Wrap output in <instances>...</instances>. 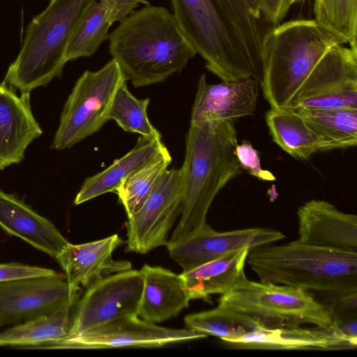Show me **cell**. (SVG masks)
Wrapping results in <instances>:
<instances>
[{"label": "cell", "mask_w": 357, "mask_h": 357, "mask_svg": "<svg viewBox=\"0 0 357 357\" xmlns=\"http://www.w3.org/2000/svg\"><path fill=\"white\" fill-rule=\"evenodd\" d=\"M108 40L109 54L135 87L164 82L197 54L172 13L150 3L119 22Z\"/></svg>", "instance_id": "1"}, {"label": "cell", "mask_w": 357, "mask_h": 357, "mask_svg": "<svg viewBox=\"0 0 357 357\" xmlns=\"http://www.w3.org/2000/svg\"><path fill=\"white\" fill-rule=\"evenodd\" d=\"M238 144L233 121L190 126L181 167V218L169 241H176L206 224L208 209L216 195L227 183L243 173L236 155Z\"/></svg>", "instance_id": "2"}, {"label": "cell", "mask_w": 357, "mask_h": 357, "mask_svg": "<svg viewBox=\"0 0 357 357\" xmlns=\"http://www.w3.org/2000/svg\"><path fill=\"white\" fill-rule=\"evenodd\" d=\"M246 261L261 282L321 292L328 298L357 291V252L296 240L252 249Z\"/></svg>", "instance_id": "3"}, {"label": "cell", "mask_w": 357, "mask_h": 357, "mask_svg": "<svg viewBox=\"0 0 357 357\" xmlns=\"http://www.w3.org/2000/svg\"><path fill=\"white\" fill-rule=\"evenodd\" d=\"M96 0H50L27 25L20 52L3 84L30 94L62 75L66 50L76 28Z\"/></svg>", "instance_id": "4"}, {"label": "cell", "mask_w": 357, "mask_h": 357, "mask_svg": "<svg viewBox=\"0 0 357 357\" xmlns=\"http://www.w3.org/2000/svg\"><path fill=\"white\" fill-rule=\"evenodd\" d=\"M338 40L313 20L277 25L264 43L260 86L271 108L289 107L301 84Z\"/></svg>", "instance_id": "5"}, {"label": "cell", "mask_w": 357, "mask_h": 357, "mask_svg": "<svg viewBox=\"0 0 357 357\" xmlns=\"http://www.w3.org/2000/svg\"><path fill=\"white\" fill-rule=\"evenodd\" d=\"M218 305L248 315L264 328L305 324L327 326L333 322L328 307L309 291L268 282H255L246 276L229 292L221 295Z\"/></svg>", "instance_id": "6"}, {"label": "cell", "mask_w": 357, "mask_h": 357, "mask_svg": "<svg viewBox=\"0 0 357 357\" xmlns=\"http://www.w3.org/2000/svg\"><path fill=\"white\" fill-rule=\"evenodd\" d=\"M172 14L206 68L222 81L254 78L215 0H169Z\"/></svg>", "instance_id": "7"}, {"label": "cell", "mask_w": 357, "mask_h": 357, "mask_svg": "<svg viewBox=\"0 0 357 357\" xmlns=\"http://www.w3.org/2000/svg\"><path fill=\"white\" fill-rule=\"evenodd\" d=\"M123 81L121 70L112 59L98 70H85L64 105L51 149L70 148L98 131L107 121L112 99Z\"/></svg>", "instance_id": "8"}, {"label": "cell", "mask_w": 357, "mask_h": 357, "mask_svg": "<svg viewBox=\"0 0 357 357\" xmlns=\"http://www.w3.org/2000/svg\"><path fill=\"white\" fill-rule=\"evenodd\" d=\"M142 287L140 271L131 268L97 280L87 287L77 302L66 337L82 334L119 319L137 316Z\"/></svg>", "instance_id": "9"}, {"label": "cell", "mask_w": 357, "mask_h": 357, "mask_svg": "<svg viewBox=\"0 0 357 357\" xmlns=\"http://www.w3.org/2000/svg\"><path fill=\"white\" fill-rule=\"evenodd\" d=\"M289 108H357V50L337 44L296 92Z\"/></svg>", "instance_id": "10"}, {"label": "cell", "mask_w": 357, "mask_h": 357, "mask_svg": "<svg viewBox=\"0 0 357 357\" xmlns=\"http://www.w3.org/2000/svg\"><path fill=\"white\" fill-rule=\"evenodd\" d=\"M183 197L181 167L167 169L142 208L126 223V251L145 254L166 245L169 230L181 213Z\"/></svg>", "instance_id": "11"}, {"label": "cell", "mask_w": 357, "mask_h": 357, "mask_svg": "<svg viewBox=\"0 0 357 357\" xmlns=\"http://www.w3.org/2000/svg\"><path fill=\"white\" fill-rule=\"evenodd\" d=\"M206 337L204 333L187 328L175 329L162 327L139 319L138 316H130L77 335L66 337L47 347L75 349L155 348Z\"/></svg>", "instance_id": "12"}, {"label": "cell", "mask_w": 357, "mask_h": 357, "mask_svg": "<svg viewBox=\"0 0 357 357\" xmlns=\"http://www.w3.org/2000/svg\"><path fill=\"white\" fill-rule=\"evenodd\" d=\"M285 238L281 231L265 227H252L217 231L207 223L176 241H168L170 257L183 272L243 248L252 249L271 244Z\"/></svg>", "instance_id": "13"}, {"label": "cell", "mask_w": 357, "mask_h": 357, "mask_svg": "<svg viewBox=\"0 0 357 357\" xmlns=\"http://www.w3.org/2000/svg\"><path fill=\"white\" fill-rule=\"evenodd\" d=\"M77 298L63 274L0 282V326L50 314Z\"/></svg>", "instance_id": "14"}, {"label": "cell", "mask_w": 357, "mask_h": 357, "mask_svg": "<svg viewBox=\"0 0 357 357\" xmlns=\"http://www.w3.org/2000/svg\"><path fill=\"white\" fill-rule=\"evenodd\" d=\"M222 342L229 348L238 349L329 351L357 347V340L346 335L334 321L327 326L261 328Z\"/></svg>", "instance_id": "15"}, {"label": "cell", "mask_w": 357, "mask_h": 357, "mask_svg": "<svg viewBox=\"0 0 357 357\" xmlns=\"http://www.w3.org/2000/svg\"><path fill=\"white\" fill-rule=\"evenodd\" d=\"M259 83L252 77L209 84L205 74L197 83L190 126L233 121L252 116L257 105Z\"/></svg>", "instance_id": "16"}, {"label": "cell", "mask_w": 357, "mask_h": 357, "mask_svg": "<svg viewBox=\"0 0 357 357\" xmlns=\"http://www.w3.org/2000/svg\"><path fill=\"white\" fill-rule=\"evenodd\" d=\"M123 243L114 234L90 243L67 244L56 259L65 272L73 298H78L81 287L87 288L105 276L131 268L130 261L112 259L114 251Z\"/></svg>", "instance_id": "17"}, {"label": "cell", "mask_w": 357, "mask_h": 357, "mask_svg": "<svg viewBox=\"0 0 357 357\" xmlns=\"http://www.w3.org/2000/svg\"><path fill=\"white\" fill-rule=\"evenodd\" d=\"M298 238L302 243L357 252V216L331 203L312 199L297 210Z\"/></svg>", "instance_id": "18"}, {"label": "cell", "mask_w": 357, "mask_h": 357, "mask_svg": "<svg viewBox=\"0 0 357 357\" xmlns=\"http://www.w3.org/2000/svg\"><path fill=\"white\" fill-rule=\"evenodd\" d=\"M30 94L0 84V170L20 163L28 146L43 130L31 109Z\"/></svg>", "instance_id": "19"}, {"label": "cell", "mask_w": 357, "mask_h": 357, "mask_svg": "<svg viewBox=\"0 0 357 357\" xmlns=\"http://www.w3.org/2000/svg\"><path fill=\"white\" fill-rule=\"evenodd\" d=\"M215 1L260 85L264 43L276 25L267 18L258 0Z\"/></svg>", "instance_id": "20"}, {"label": "cell", "mask_w": 357, "mask_h": 357, "mask_svg": "<svg viewBox=\"0 0 357 357\" xmlns=\"http://www.w3.org/2000/svg\"><path fill=\"white\" fill-rule=\"evenodd\" d=\"M0 227L55 259L69 243L48 219L15 195L1 190Z\"/></svg>", "instance_id": "21"}, {"label": "cell", "mask_w": 357, "mask_h": 357, "mask_svg": "<svg viewBox=\"0 0 357 357\" xmlns=\"http://www.w3.org/2000/svg\"><path fill=\"white\" fill-rule=\"evenodd\" d=\"M139 271L143 287L138 317L155 324L177 316L188 307L190 299L180 275L148 264Z\"/></svg>", "instance_id": "22"}, {"label": "cell", "mask_w": 357, "mask_h": 357, "mask_svg": "<svg viewBox=\"0 0 357 357\" xmlns=\"http://www.w3.org/2000/svg\"><path fill=\"white\" fill-rule=\"evenodd\" d=\"M147 0H96L86 10L68 44L67 61L94 54L108 40L109 29L115 22H121Z\"/></svg>", "instance_id": "23"}, {"label": "cell", "mask_w": 357, "mask_h": 357, "mask_svg": "<svg viewBox=\"0 0 357 357\" xmlns=\"http://www.w3.org/2000/svg\"><path fill=\"white\" fill-rule=\"evenodd\" d=\"M250 249L230 252L218 258L182 272L180 276L190 300L210 301L213 294L229 292L246 275L244 266Z\"/></svg>", "instance_id": "24"}, {"label": "cell", "mask_w": 357, "mask_h": 357, "mask_svg": "<svg viewBox=\"0 0 357 357\" xmlns=\"http://www.w3.org/2000/svg\"><path fill=\"white\" fill-rule=\"evenodd\" d=\"M165 145L161 138L139 135L135 146L103 171L88 177L77 194L74 204H81L107 192H115L122 181Z\"/></svg>", "instance_id": "25"}, {"label": "cell", "mask_w": 357, "mask_h": 357, "mask_svg": "<svg viewBox=\"0 0 357 357\" xmlns=\"http://www.w3.org/2000/svg\"><path fill=\"white\" fill-rule=\"evenodd\" d=\"M265 119L273 142L294 158L307 160L322 152L319 139L297 109L271 108Z\"/></svg>", "instance_id": "26"}, {"label": "cell", "mask_w": 357, "mask_h": 357, "mask_svg": "<svg viewBox=\"0 0 357 357\" xmlns=\"http://www.w3.org/2000/svg\"><path fill=\"white\" fill-rule=\"evenodd\" d=\"M77 303L25 321L0 333V347L48 346L67 336Z\"/></svg>", "instance_id": "27"}, {"label": "cell", "mask_w": 357, "mask_h": 357, "mask_svg": "<svg viewBox=\"0 0 357 357\" xmlns=\"http://www.w3.org/2000/svg\"><path fill=\"white\" fill-rule=\"evenodd\" d=\"M319 139L322 151L357 144V108H298Z\"/></svg>", "instance_id": "28"}, {"label": "cell", "mask_w": 357, "mask_h": 357, "mask_svg": "<svg viewBox=\"0 0 357 357\" xmlns=\"http://www.w3.org/2000/svg\"><path fill=\"white\" fill-rule=\"evenodd\" d=\"M171 162L172 156L165 146L122 181L115 192L128 218L142 208Z\"/></svg>", "instance_id": "29"}, {"label": "cell", "mask_w": 357, "mask_h": 357, "mask_svg": "<svg viewBox=\"0 0 357 357\" xmlns=\"http://www.w3.org/2000/svg\"><path fill=\"white\" fill-rule=\"evenodd\" d=\"M184 322L187 328L215 336L222 341L240 337L263 328L248 315L220 305L213 310L188 314Z\"/></svg>", "instance_id": "30"}, {"label": "cell", "mask_w": 357, "mask_h": 357, "mask_svg": "<svg viewBox=\"0 0 357 357\" xmlns=\"http://www.w3.org/2000/svg\"><path fill=\"white\" fill-rule=\"evenodd\" d=\"M123 81L116 90L107 120H114L126 132L151 138H161L160 132L150 122L147 114L149 98L139 99L128 90Z\"/></svg>", "instance_id": "31"}, {"label": "cell", "mask_w": 357, "mask_h": 357, "mask_svg": "<svg viewBox=\"0 0 357 357\" xmlns=\"http://www.w3.org/2000/svg\"><path fill=\"white\" fill-rule=\"evenodd\" d=\"M314 20L338 41L357 50V0H314Z\"/></svg>", "instance_id": "32"}, {"label": "cell", "mask_w": 357, "mask_h": 357, "mask_svg": "<svg viewBox=\"0 0 357 357\" xmlns=\"http://www.w3.org/2000/svg\"><path fill=\"white\" fill-rule=\"evenodd\" d=\"M236 155L243 170L252 176L264 181H273L275 176L269 171L262 169L259 152L247 140H243L236 148Z\"/></svg>", "instance_id": "33"}, {"label": "cell", "mask_w": 357, "mask_h": 357, "mask_svg": "<svg viewBox=\"0 0 357 357\" xmlns=\"http://www.w3.org/2000/svg\"><path fill=\"white\" fill-rule=\"evenodd\" d=\"M60 273L53 269L17 262L0 263V282L20 278L54 276Z\"/></svg>", "instance_id": "34"}, {"label": "cell", "mask_w": 357, "mask_h": 357, "mask_svg": "<svg viewBox=\"0 0 357 357\" xmlns=\"http://www.w3.org/2000/svg\"><path fill=\"white\" fill-rule=\"evenodd\" d=\"M326 304L333 320H347L357 318V291L328 298Z\"/></svg>", "instance_id": "35"}, {"label": "cell", "mask_w": 357, "mask_h": 357, "mask_svg": "<svg viewBox=\"0 0 357 357\" xmlns=\"http://www.w3.org/2000/svg\"><path fill=\"white\" fill-rule=\"evenodd\" d=\"M266 16L275 25H278L288 13V0H258Z\"/></svg>", "instance_id": "36"}, {"label": "cell", "mask_w": 357, "mask_h": 357, "mask_svg": "<svg viewBox=\"0 0 357 357\" xmlns=\"http://www.w3.org/2000/svg\"><path fill=\"white\" fill-rule=\"evenodd\" d=\"M301 0H288L289 5L291 6L294 3L300 1Z\"/></svg>", "instance_id": "37"}]
</instances>
